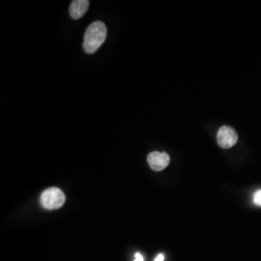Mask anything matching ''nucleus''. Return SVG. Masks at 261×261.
I'll use <instances>...</instances> for the list:
<instances>
[{"mask_svg": "<svg viewBox=\"0 0 261 261\" xmlns=\"http://www.w3.org/2000/svg\"><path fill=\"white\" fill-rule=\"evenodd\" d=\"M217 140H218V144L222 148L229 149L237 143L238 135L233 128L229 126H223L218 132Z\"/></svg>", "mask_w": 261, "mask_h": 261, "instance_id": "nucleus-3", "label": "nucleus"}, {"mask_svg": "<svg viewBox=\"0 0 261 261\" xmlns=\"http://www.w3.org/2000/svg\"><path fill=\"white\" fill-rule=\"evenodd\" d=\"M252 201H253V203H254L255 205L261 207V189L260 190H257V191L253 194Z\"/></svg>", "mask_w": 261, "mask_h": 261, "instance_id": "nucleus-6", "label": "nucleus"}, {"mask_svg": "<svg viewBox=\"0 0 261 261\" xmlns=\"http://www.w3.org/2000/svg\"><path fill=\"white\" fill-rule=\"evenodd\" d=\"M90 2L88 0H75L70 5V16L72 19H79L84 17L89 8Z\"/></svg>", "mask_w": 261, "mask_h": 261, "instance_id": "nucleus-5", "label": "nucleus"}, {"mask_svg": "<svg viewBox=\"0 0 261 261\" xmlns=\"http://www.w3.org/2000/svg\"><path fill=\"white\" fill-rule=\"evenodd\" d=\"M155 261H165V255L160 253L159 255H157V257L155 258Z\"/></svg>", "mask_w": 261, "mask_h": 261, "instance_id": "nucleus-8", "label": "nucleus"}, {"mask_svg": "<svg viewBox=\"0 0 261 261\" xmlns=\"http://www.w3.org/2000/svg\"><path fill=\"white\" fill-rule=\"evenodd\" d=\"M134 261H144L143 256L140 254V252H137L135 255V260Z\"/></svg>", "mask_w": 261, "mask_h": 261, "instance_id": "nucleus-7", "label": "nucleus"}, {"mask_svg": "<svg viewBox=\"0 0 261 261\" xmlns=\"http://www.w3.org/2000/svg\"><path fill=\"white\" fill-rule=\"evenodd\" d=\"M108 30L102 21H95L91 23L85 31L84 39V48L85 53L92 55L106 41Z\"/></svg>", "mask_w": 261, "mask_h": 261, "instance_id": "nucleus-1", "label": "nucleus"}, {"mask_svg": "<svg viewBox=\"0 0 261 261\" xmlns=\"http://www.w3.org/2000/svg\"><path fill=\"white\" fill-rule=\"evenodd\" d=\"M64 193L58 188H49L41 195V204L48 210H56L65 203Z\"/></svg>", "mask_w": 261, "mask_h": 261, "instance_id": "nucleus-2", "label": "nucleus"}, {"mask_svg": "<svg viewBox=\"0 0 261 261\" xmlns=\"http://www.w3.org/2000/svg\"><path fill=\"white\" fill-rule=\"evenodd\" d=\"M147 162L150 168L155 171H162L168 167L170 163V158L166 152H152L147 157Z\"/></svg>", "mask_w": 261, "mask_h": 261, "instance_id": "nucleus-4", "label": "nucleus"}]
</instances>
